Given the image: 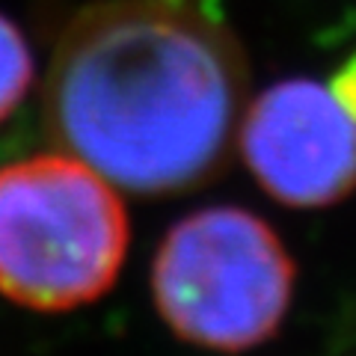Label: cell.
Instances as JSON below:
<instances>
[{
    "instance_id": "2",
    "label": "cell",
    "mask_w": 356,
    "mask_h": 356,
    "mask_svg": "<svg viewBox=\"0 0 356 356\" xmlns=\"http://www.w3.org/2000/svg\"><path fill=\"white\" fill-rule=\"evenodd\" d=\"M131 241L116 187L65 152L0 166V294L36 312L98 300Z\"/></svg>"
},
{
    "instance_id": "6",
    "label": "cell",
    "mask_w": 356,
    "mask_h": 356,
    "mask_svg": "<svg viewBox=\"0 0 356 356\" xmlns=\"http://www.w3.org/2000/svg\"><path fill=\"white\" fill-rule=\"evenodd\" d=\"M330 89H332V95L339 98V104L356 119V54H350V57L339 65V72L332 74V81H330Z\"/></svg>"
},
{
    "instance_id": "5",
    "label": "cell",
    "mask_w": 356,
    "mask_h": 356,
    "mask_svg": "<svg viewBox=\"0 0 356 356\" xmlns=\"http://www.w3.org/2000/svg\"><path fill=\"white\" fill-rule=\"evenodd\" d=\"M33 83V54L21 30L0 15V122L21 104Z\"/></svg>"
},
{
    "instance_id": "1",
    "label": "cell",
    "mask_w": 356,
    "mask_h": 356,
    "mask_svg": "<svg viewBox=\"0 0 356 356\" xmlns=\"http://www.w3.org/2000/svg\"><path fill=\"white\" fill-rule=\"evenodd\" d=\"M250 69L202 0H98L60 33L44 119L60 152L113 187L172 196L229 163Z\"/></svg>"
},
{
    "instance_id": "4",
    "label": "cell",
    "mask_w": 356,
    "mask_h": 356,
    "mask_svg": "<svg viewBox=\"0 0 356 356\" xmlns=\"http://www.w3.org/2000/svg\"><path fill=\"white\" fill-rule=\"evenodd\" d=\"M238 146L255 181L282 205L327 208L356 191V119L315 81H282L252 98Z\"/></svg>"
},
{
    "instance_id": "3",
    "label": "cell",
    "mask_w": 356,
    "mask_h": 356,
    "mask_svg": "<svg viewBox=\"0 0 356 356\" xmlns=\"http://www.w3.org/2000/svg\"><path fill=\"white\" fill-rule=\"evenodd\" d=\"M294 261L247 208L214 205L178 220L152 264V294L178 339L241 353L267 341L291 306Z\"/></svg>"
}]
</instances>
